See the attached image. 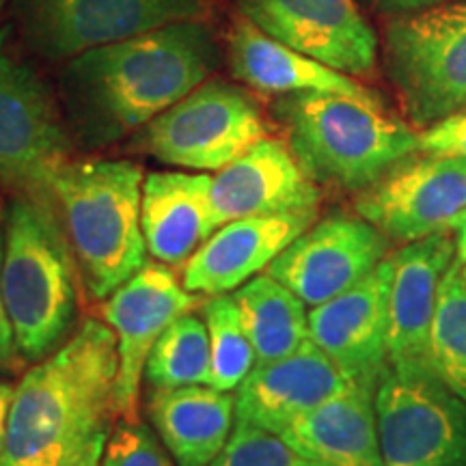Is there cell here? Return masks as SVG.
<instances>
[{
    "instance_id": "2e32d148",
    "label": "cell",
    "mask_w": 466,
    "mask_h": 466,
    "mask_svg": "<svg viewBox=\"0 0 466 466\" xmlns=\"http://www.w3.org/2000/svg\"><path fill=\"white\" fill-rule=\"evenodd\" d=\"M389 371L401 378H436L432 322L441 279L456 259V238L436 233L389 255ZM439 380V378H436Z\"/></svg>"
},
{
    "instance_id": "4316f807",
    "label": "cell",
    "mask_w": 466,
    "mask_h": 466,
    "mask_svg": "<svg viewBox=\"0 0 466 466\" xmlns=\"http://www.w3.org/2000/svg\"><path fill=\"white\" fill-rule=\"evenodd\" d=\"M209 337L212 384L218 391H236L255 367V352L244 330L240 311L229 294L208 296L201 302Z\"/></svg>"
},
{
    "instance_id": "7402d4cb",
    "label": "cell",
    "mask_w": 466,
    "mask_h": 466,
    "mask_svg": "<svg viewBox=\"0 0 466 466\" xmlns=\"http://www.w3.org/2000/svg\"><path fill=\"white\" fill-rule=\"evenodd\" d=\"M279 436L311 466H384L374 391L357 384L296 419Z\"/></svg>"
},
{
    "instance_id": "5bb4252c",
    "label": "cell",
    "mask_w": 466,
    "mask_h": 466,
    "mask_svg": "<svg viewBox=\"0 0 466 466\" xmlns=\"http://www.w3.org/2000/svg\"><path fill=\"white\" fill-rule=\"evenodd\" d=\"M272 39L348 76L374 74L378 37L352 0H236Z\"/></svg>"
},
{
    "instance_id": "9a60e30c",
    "label": "cell",
    "mask_w": 466,
    "mask_h": 466,
    "mask_svg": "<svg viewBox=\"0 0 466 466\" xmlns=\"http://www.w3.org/2000/svg\"><path fill=\"white\" fill-rule=\"evenodd\" d=\"M391 259L335 299L311 307L309 337L357 387L374 391L389 370Z\"/></svg>"
},
{
    "instance_id": "ba28073f",
    "label": "cell",
    "mask_w": 466,
    "mask_h": 466,
    "mask_svg": "<svg viewBox=\"0 0 466 466\" xmlns=\"http://www.w3.org/2000/svg\"><path fill=\"white\" fill-rule=\"evenodd\" d=\"M66 116L37 72L7 50L0 33V182L22 197L48 199V184L69 160Z\"/></svg>"
},
{
    "instance_id": "44dd1931",
    "label": "cell",
    "mask_w": 466,
    "mask_h": 466,
    "mask_svg": "<svg viewBox=\"0 0 466 466\" xmlns=\"http://www.w3.org/2000/svg\"><path fill=\"white\" fill-rule=\"evenodd\" d=\"M212 175L154 171L145 175L141 229L147 253L165 266H184L218 229Z\"/></svg>"
},
{
    "instance_id": "83f0119b",
    "label": "cell",
    "mask_w": 466,
    "mask_h": 466,
    "mask_svg": "<svg viewBox=\"0 0 466 466\" xmlns=\"http://www.w3.org/2000/svg\"><path fill=\"white\" fill-rule=\"evenodd\" d=\"M209 466H311L279 434L258 425L238 421L229 441Z\"/></svg>"
},
{
    "instance_id": "4fadbf2b",
    "label": "cell",
    "mask_w": 466,
    "mask_h": 466,
    "mask_svg": "<svg viewBox=\"0 0 466 466\" xmlns=\"http://www.w3.org/2000/svg\"><path fill=\"white\" fill-rule=\"evenodd\" d=\"M389 244L391 240L365 218L333 214L302 231L264 272L307 307H318L376 270L387 259Z\"/></svg>"
},
{
    "instance_id": "484cf974",
    "label": "cell",
    "mask_w": 466,
    "mask_h": 466,
    "mask_svg": "<svg viewBox=\"0 0 466 466\" xmlns=\"http://www.w3.org/2000/svg\"><path fill=\"white\" fill-rule=\"evenodd\" d=\"M432 367L436 378L466 401V279L456 259L441 279L432 322Z\"/></svg>"
},
{
    "instance_id": "8fae6325",
    "label": "cell",
    "mask_w": 466,
    "mask_h": 466,
    "mask_svg": "<svg viewBox=\"0 0 466 466\" xmlns=\"http://www.w3.org/2000/svg\"><path fill=\"white\" fill-rule=\"evenodd\" d=\"M354 208L393 242L408 244L458 231L466 217V158L408 156L374 186L359 192Z\"/></svg>"
},
{
    "instance_id": "e0dca14e",
    "label": "cell",
    "mask_w": 466,
    "mask_h": 466,
    "mask_svg": "<svg viewBox=\"0 0 466 466\" xmlns=\"http://www.w3.org/2000/svg\"><path fill=\"white\" fill-rule=\"evenodd\" d=\"M218 227L244 217L318 212L322 192L302 171L288 143L266 137L212 175Z\"/></svg>"
},
{
    "instance_id": "cb8c5ba5",
    "label": "cell",
    "mask_w": 466,
    "mask_h": 466,
    "mask_svg": "<svg viewBox=\"0 0 466 466\" xmlns=\"http://www.w3.org/2000/svg\"><path fill=\"white\" fill-rule=\"evenodd\" d=\"M255 365L289 357L309 339V311L294 291L266 272L233 291Z\"/></svg>"
},
{
    "instance_id": "d590c367",
    "label": "cell",
    "mask_w": 466,
    "mask_h": 466,
    "mask_svg": "<svg viewBox=\"0 0 466 466\" xmlns=\"http://www.w3.org/2000/svg\"><path fill=\"white\" fill-rule=\"evenodd\" d=\"M462 275H464V279H466V266H462Z\"/></svg>"
},
{
    "instance_id": "ac0fdd59",
    "label": "cell",
    "mask_w": 466,
    "mask_h": 466,
    "mask_svg": "<svg viewBox=\"0 0 466 466\" xmlns=\"http://www.w3.org/2000/svg\"><path fill=\"white\" fill-rule=\"evenodd\" d=\"M354 387L311 337L289 357L255 365L236 389V419L281 434L296 419Z\"/></svg>"
},
{
    "instance_id": "603a6c76",
    "label": "cell",
    "mask_w": 466,
    "mask_h": 466,
    "mask_svg": "<svg viewBox=\"0 0 466 466\" xmlns=\"http://www.w3.org/2000/svg\"><path fill=\"white\" fill-rule=\"evenodd\" d=\"M149 419L177 466H209L236 425V398L209 384L154 389Z\"/></svg>"
},
{
    "instance_id": "3957f363",
    "label": "cell",
    "mask_w": 466,
    "mask_h": 466,
    "mask_svg": "<svg viewBox=\"0 0 466 466\" xmlns=\"http://www.w3.org/2000/svg\"><path fill=\"white\" fill-rule=\"evenodd\" d=\"M143 167L132 160H67L48 184V201L93 300L147 264L141 229Z\"/></svg>"
},
{
    "instance_id": "1f68e13d",
    "label": "cell",
    "mask_w": 466,
    "mask_h": 466,
    "mask_svg": "<svg viewBox=\"0 0 466 466\" xmlns=\"http://www.w3.org/2000/svg\"><path fill=\"white\" fill-rule=\"evenodd\" d=\"M442 3H450V0H370V5L378 11V14L391 17L415 14V11L436 7V5Z\"/></svg>"
},
{
    "instance_id": "277c9868",
    "label": "cell",
    "mask_w": 466,
    "mask_h": 466,
    "mask_svg": "<svg viewBox=\"0 0 466 466\" xmlns=\"http://www.w3.org/2000/svg\"><path fill=\"white\" fill-rule=\"evenodd\" d=\"M3 300L20 357L37 363L69 339L80 275L48 201L17 195L5 212Z\"/></svg>"
},
{
    "instance_id": "e575fe53",
    "label": "cell",
    "mask_w": 466,
    "mask_h": 466,
    "mask_svg": "<svg viewBox=\"0 0 466 466\" xmlns=\"http://www.w3.org/2000/svg\"><path fill=\"white\" fill-rule=\"evenodd\" d=\"M5 5H7V0H0V15H3V9H5Z\"/></svg>"
},
{
    "instance_id": "52a82bcc",
    "label": "cell",
    "mask_w": 466,
    "mask_h": 466,
    "mask_svg": "<svg viewBox=\"0 0 466 466\" xmlns=\"http://www.w3.org/2000/svg\"><path fill=\"white\" fill-rule=\"evenodd\" d=\"M266 137L259 102L242 86L208 78L134 132L130 147L162 165L217 173Z\"/></svg>"
},
{
    "instance_id": "5b68a950",
    "label": "cell",
    "mask_w": 466,
    "mask_h": 466,
    "mask_svg": "<svg viewBox=\"0 0 466 466\" xmlns=\"http://www.w3.org/2000/svg\"><path fill=\"white\" fill-rule=\"evenodd\" d=\"M272 115L318 186L363 192L419 151V134L384 113L382 104L307 91L279 96Z\"/></svg>"
},
{
    "instance_id": "7c38bea8",
    "label": "cell",
    "mask_w": 466,
    "mask_h": 466,
    "mask_svg": "<svg viewBox=\"0 0 466 466\" xmlns=\"http://www.w3.org/2000/svg\"><path fill=\"white\" fill-rule=\"evenodd\" d=\"M203 296L184 288L165 264H145L104 300L102 318L116 341V401L119 419H138V389L151 348L184 313L201 307Z\"/></svg>"
},
{
    "instance_id": "d4e9b609",
    "label": "cell",
    "mask_w": 466,
    "mask_h": 466,
    "mask_svg": "<svg viewBox=\"0 0 466 466\" xmlns=\"http://www.w3.org/2000/svg\"><path fill=\"white\" fill-rule=\"evenodd\" d=\"M154 389L212 384L209 337L203 318L184 313L151 348L145 376Z\"/></svg>"
},
{
    "instance_id": "ffe728a7",
    "label": "cell",
    "mask_w": 466,
    "mask_h": 466,
    "mask_svg": "<svg viewBox=\"0 0 466 466\" xmlns=\"http://www.w3.org/2000/svg\"><path fill=\"white\" fill-rule=\"evenodd\" d=\"M227 58L231 74L240 83L268 96L311 91L382 104L380 97L354 76L337 72L316 58L291 50L289 46L266 35L242 14L236 15L227 35Z\"/></svg>"
},
{
    "instance_id": "7a4b0ae2",
    "label": "cell",
    "mask_w": 466,
    "mask_h": 466,
    "mask_svg": "<svg viewBox=\"0 0 466 466\" xmlns=\"http://www.w3.org/2000/svg\"><path fill=\"white\" fill-rule=\"evenodd\" d=\"M116 341L86 319L15 384L0 466H100L119 421Z\"/></svg>"
},
{
    "instance_id": "30bf717a",
    "label": "cell",
    "mask_w": 466,
    "mask_h": 466,
    "mask_svg": "<svg viewBox=\"0 0 466 466\" xmlns=\"http://www.w3.org/2000/svg\"><path fill=\"white\" fill-rule=\"evenodd\" d=\"M374 408L384 466H466V401L441 380L387 370Z\"/></svg>"
},
{
    "instance_id": "d6986e66",
    "label": "cell",
    "mask_w": 466,
    "mask_h": 466,
    "mask_svg": "<svg viewBox=\"0 0 466 466\" xmlns=\"http://www.w3.org/2000/svg\"><path fill=\"white\" fill-rule=\"evenodd\" d=\"M318 212L244 217L220 225L182 268L184 288L199 296L229 294L261 275L281 250L316 223Z\"/></svg>"
},
{
    "instance_id": "4dcf8cb0",
    "label": "cell",
    "mask_w": 466,
    "mask_h": 466,
    "mask_svg": "<svg viewBox=\"0 0 466 466\" xmlns=\"http://www.w3.org/2000/svg\"><path fill=\"white\" fill-rule=\"evenodd\" d=\"M3 248H5V229L0 225V268H3ZM20 352H17L14 330H11V322L5 309L3 300V288H0V374H11L22 363Z\"/></svg>"
},
{
    "instance_id": "f1b7e54d",
    "label": "cell",
    "mask_w": 466,
    "mask_h": 466,
    "mask_svg": "<svg viewBox=\"0 0 466 466\" xmlns=\"http://www.w3.org/2000/svg\"><path fill=\"white\" fill-rule=\"evenodd\" d=\"M100 466H175L158 436L138 419H119Z\"/></svg>"
},
{
    "instance_id": "d6a6232c",
    "label": "cell",
    "mask_w": 466,
    "mask_h": 466,
    "mask_svg": "<svg viewBox=\"0 0 466 466\" xmlns=\"http://www.w3.org/2000/svg\"><path fill=\"white\" fill-rule=\"evenodd\" d=\"M14 393H15L14 384L0 380V450H3L5 434H7L9 410H11V401H14Z\"/></svg>"
},
{
    "instance_id": "836d02e7",
    "label": "cell",
    "mask_w": 466,
    "mask_h": 466,
    "mask_svg": "<svg viewBox=\"0 0 466 466\" xmlns=\"http://www.w3.org/2000/svg\"><path fill=\"white\" fill-rule=\"evenodd\" d=\"M456 261L460 266H466V217L456 231Z\"/></svg>"
},
{
    "instance_id": "f546056e",
    "label": "cell",
    "mask_w": 466,
    "mask_h": 466,
    "mask_svg": "<svg viewBox=\"0 0 466 466\" xmlns=\"http://www.w3.org/2000/svg\"><path fill=\"white\" fill-rule=\"evenodd\" d=\"M419 151L466 158V110L419 132Z\"/></svg>"
},
{
    "instance_id": "9c48e42d",
    "label": "cell",
    "mask_w": 466,
    "mask_h": 466,
    "mask_svg": "<svg viewBox=\"0 0 466 466\" xmlns=\"http://www.w3.org/2000/svg\"><path fill=\"white\" fill-rule=\"evenodd\" d=\"M201 15L203 0H14L22 39L50 61Z\"/></svg>"
},
{
    "instance_id": "8992f818",
    "label": "cell",
    "mask_w": 466,
    "mask_h": 466,
    "mask_svg": "<svg viewBox=\"0 0 466 466\" xmlns=\"http://www.w3.org/2000/svg\"><path fill=\"white\" fill-rule=\"evenodd\" d=\"M382 58L410 124L430 127L466 110V0L391 17Z\"/></svg>"
},
{
    "instance_id": "6da1fadb",
    "label": "cell",
    "mask_w": 466,
    "mask_h": 466,
    "mask_svg": "<svg viewBox=\"0 0 466 466\" xmlns=\"http://www.w3.org/2000/svg\"><path fill=\"white\" fill-rule=\"evenodd\" d=\"M218 63V44L201 17L67 58L58 93L69 137L85 149L124 141L206 83Z\"/></svg>"
}]
</instances>
